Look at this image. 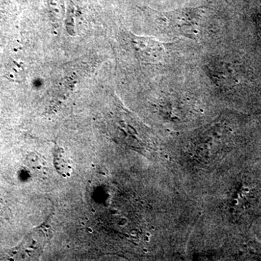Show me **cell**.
I'll use <instances>...</instances> for the list:
<instances>
[{"mask_svg": "<svg viewBox=\"0 0 261 261\" xmlns=\"http://www.w3.org/2000/svg\"><path fill=\"white\" fill-rule=\"evenodd\" d=\"M47 241V233L39 228L28 234L23 243L15 249L13 252V257L15 258H29L35 257L39 255Z\"/></svg>", "mask_w": 261, "mask_h": 261, "instance_id": "6da1fadb", "label": "cell"}, {"mask_svg": "<svg viewBox=\"0 0 261 261\" xmlns=\"http://www.w3.org/2000/svg\"><path fill=\"white\" fill-rule=\"evenodd\" d=\"M134 44L140 56L147 61L159 60L162 56V46L149 38L136 37Z\"/></svg>", "mask_w": 261, "mask_h": 261, "instance_id": "7a4b0ae2", "label": "cell"}, {"mask_svg": "<svg viewBox=\"0 0 261 261\" xmlns=\"http://www.w3.org/2000/svg\"><path fill=\"white\" fill-rule=\"evenodd\" d=\"M55 161L57 169L63 176H70V172H71L69 161L64 153V151L61 148L56 149L55 152Z\"/></svg>", "mask_w": 261, "mask_h": 261, "instance_id": "3957f363", "label": "cell"}, {"mask_svg": "<svg viewBox=\"0 0 261 261\" xmlns=\"http://www.w3.org/2000/svg\"><path fill=\"white\" fill-rule=\"evenodd\" d=\"M25 75V70L23 65L18 64L16 62L10 63L7 70V75L10 80L20 82L23 80Z\"/></svg>", "mask_w": 261, "mask_h": 261, "instance_id": "277c9868", "label": "cell"}, {"mask_svg": "<svg viewBox=\"0 0 261 261\" xmlns=\"http://www.w3.org/2000/svg\"><path fill=\"white\" fill-rule=\"evenodd\" d=\"M49 5L51 11L54 14L56 15L61 14L62 8H63V2H62V0H49Z\"/></svg>", "mask_w": 261, "mask_h": 261, "instance_id": "5b68a950", "label": "cell"}, {"mask_svg": "<svg viewBox=\"0 0 261 261\" xmlns=\"http://www.w3.org/2000/svg\"><path fill=\"white\" fill-rule=\"evenodd\" d=\"M1 214H2V211H1V210H0V216H1Z\"/></svg>", "mask_w": 261, "mask_h": 261, "instance_id": "8992f818", "label": "cell"}]
</instances>
